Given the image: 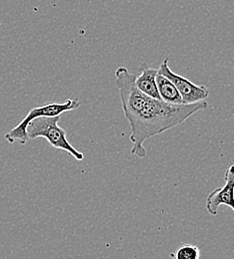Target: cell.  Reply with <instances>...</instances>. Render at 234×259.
Listing matches in <instances>:
<instances>
[{
	"label": "cell",
	"instance_id": "8992f818",
	"mask_svg": "<svg viewBox=\"0 0 234 259\" xmlns=\"http://www.w3.org/2000/svg\"><path fill=\"white\" fill-rule=\"evenodd\" d=\"M139 71L140 75L136 76L135 79L136 87L147 96L161 100L156 84V76L158 74V70L150 68L146 63H142L139 67Z\"/></svg>",
	"mask_w": 234,
	"mask_h": 259
},
{
	"label": "cell",
	"instance_id": "52a82bcc",
	"mask_svg": "<svg viewBox=\"0 0 234 259\" xmlns=\"http://www.w3.org/2000/svg\"><path fill=\"white\" fill-rule=\"evenodd\" d=\"M156 84L159 96L163 102L172 105L183 104L182 98L180 96L178 90L176 89L174 84L165 76L158 73L156 76Z\"/></svg>",
	"mask_w": 234,
	"mask_h": 259
},
{
	"label": "cell",
	"instance_id": "5b68a950",
	"mask_svg": "<svg viewBox=\"0 0 234 259\" xmlns=\"http://www.w3.org/2000/svg\"><path fill=\"white\" fill-rule=\"evenodd\" d=\"M226 205L234 211V164L225 171L224 185L215 189L206 198V210L210 215H216L220 205Z\"/></svg>",
	"mask_w": 234,
	"mask_h": 259
},
{
	"label": "cell",
	"instance_id": "6da1fadb",
	"mask_svg": "<svg viewBox=\"0 0 234 259\" xmlns=\"http://www.w3.org/2000/svg\"><path fill=\"white\" fill-rule=\"evenodd\" d=\"M135 79L136 75L126 67H118L115 71V85L124 116L131 129V154L143 159L146 157L143 147L145 141L181 125L192 115L206 110L208 104L205 101L182 105L168 104L142 93L136 87Z\"/></svg>",
	"mask_w": 234,
	"mask_h": 259
},
{
	"label": "cell",
	"instance_id": "277c9868",
	"mask_svg": "<svg viewBox=\"0 0 234 259\" xmlns=\"http://www.w3.org/2000/svg\"><path fill=\"white\" fill-rule=\"evenodd\" d=\"M168 61V58L163 60L158 69V73L165 76L174 84L182 98L183 104H193L196 102L205 101V99L209 95V90L207 87L203 85H196L185 77L176 74L170 69Z\"/></svg>",
	"mask_w": 234,
	"mask_h": 259
},
{
	"label": "cell",
	"instance_id": "3957f363",
	"mask_svg": "<svg viewBox=\"0 0 234 259\" xmlns=\"http://www.w3.org/2000/svg\"><path fill=\"white\" fill-rule=\"evenodd\" d=\"M80 106V102L77 98L75 99H68L64 102H48L44 103L38 107L31 109L28 114L21 120V122L10 130L8 133L5 134V140L8 141L10 144L18 142L20 145H25L28 141L26 129L28 124L38 117H56L60 116L61 114L73 111L78 109Z\"/></svg>",
	"mask_w": 234,
	"mask_h": 259
},
{
	"label": "cell",
	"instance_id": "7a4b0ae2",
	"mask_svg": "<svg viewBox=\"0 0 234 259\" xmlns=\"http://www.w3.org/2000/svg\"><path fill=\"white\" fill-rule=\"evenodd\" d=\"M59 120L60 116L35 118L26 129L28 141L44 138L53 148L66 152L77 161H83L84 155L69 143L65 130L58 126Z\"/></svg>",
	"mask_w": 234,
	"mask_h": 259
},
{
	"label": "cell",
	"instance_id": "ba28073f",
	"mask_svg": "<svg viewBox=\"0 0 234 259\" xmlns=\"http://www.w3.org/2000/svg\"><path fill=\"white\" fill-rule=\"evenodd\" d=\"M173 257L174 259H199L200 249L193 244H183L176 249Z\"/></svg>",
	"mask_w": 234,
	"mask_h": 259
}]
</instances>
